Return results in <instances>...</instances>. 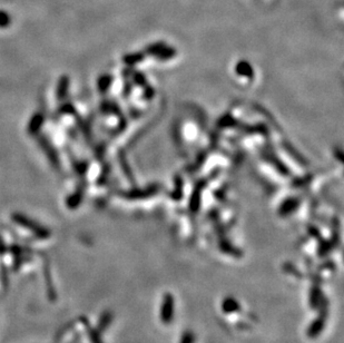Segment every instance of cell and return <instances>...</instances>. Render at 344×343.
<instances>
[{"label": "cell", "instance_id": "obj_1", "mask_svg": "<svg viewBox=\"0 0 344 343\" xmlns=\"http://www.w3.org/2000/svg\"><path fill=\"white\" fill-rule=\"evenodd\" d=\"M11 219H12L13 222H16L18 225L23 226V227L27 228V230L31 231L33 234L37 235V237L40 238V239H46V238L50 237V232L47 230L46 227L39 225L37 222L32 221L29 218H27L26 215L15 213V214H12Z\"/></svg>", "mask_w": 344, "mask_h": 343}, {"label": "cell", "instance_id": "obj_2", "mask_svg": "<svg viewBox=\"0 0 344 343\" xmlns=\"http://www.w3.org/2000/svg\"><path fill=\"white\" fill-rule=\"evenodd\" d=\"M175 311V300L171 293H165L160 305V320L164 324L172 323Z\"/></svg>", "mask_w": 344, "mask_h": 343}, {"label": "cell", "instance_id": "obj_3", "mask_svg": "<svg viewBox=\"0 0 344 343\" xmlns=\"http://www.w3.org/2000/svg\"><path fill=\"white\" fill-rule=\"evenodd\" d=\"M321 305H322L323 310L320 314V317L314 319L312 323L310 324V327L307 328V330H306L307 337L312 338V339L318 338L319 335L323 332V330H324V327H325V318L328 317V309H327L325 304H321Z\"/></svg>", "mask_w": 344, "mask_h": 343}, {"label": "cell", "instance_id": "obj_4", "mask_svg": "<svg viewBox=\"0 0 344 343\" xmlns=\"http://www.w3.org/2000/svg\"><path fill=\"white\" fill-rule=\"evenodd\" d=\"M38 142H39L40 147H42V149L44 150L46 156L49 158L52 166L56 167V169H58V167H59V159H58V156L56 154V151L53 150V147L48 143V140H47L45 137H39Z\"/></svg>", "mask_w": 344, "mask_h": 343}, {"label": "cell", "instance_id": "obj_5", "mask_svg": "<svg viewBox=\"0 0 344 343\" xmlns=\"http://www.w3.org/2000/svg\"><path fill=\"white\" fill-rule=\"evenodd\" d=\"M241 310L240 302L233 297H227L222 302V311L225 314H232Z\"/></svg>", "mask_w": 344, "mask_h": 343}, {"label": "cell", "instance_id": "obj_6", "mask_svg": "<svg viewBox=\"0 0 344 343\" xmlns=\"http://www.w3.org/2000/svg\"><path fill=\"white\" fill-rule=\"evenodd\" d=\"M323 301V294L319 285H314L310 292V305L313 309H318Z\"/></svg>", "mask_w": 344, "mask_h": 343}, {"label": "cell", "instance_id": "obj_7", "mask_svg": "<svg viewBox=\"0 0 344 343\" xmlns=\"http://www.w3.org/2000/svg\"><path fill=\"white\" fill-rule=\"evenodd\" d=\"M44 123V115L40 113L35 114V115L32 116V118L30 119L29 125H28V132L29 134H37L39 132V130L42 129Z\"/></svg>", "mask_w": 344, "mask_h": 343}, {"label": "cell", "instance_id": "obj_8", "mask_svg": "<svg viewBox=\"0 0 344 343\" xmlns=\"http://www.w3.org/2000/svg\"><path fill=\"white\" fill-rule=\"evenodd\" d=\"M68 86H69V79L67 76H63L59 79L58 86H57V98L59 100L65 99L67 95V91H68Z\"/></svg>", "mask_w": 344, "mask_h": 343}, {"label": "cell", "instance_id": "obj_9", "mask_svg": "<svg viewBox=\"0 0 344 343\" xmlns=\"http://www.w3.org/2000/svg\"><path fill=\"white\" fill-rule=\"evenodd\" d=\"M114 319V315L111 311H105L103 312L102 317H100L99 321H98V326H97V330L99 332H103L105 331L107 328L110 327V324L112 323V321Z\"/></svg>", "mask_w": 344, "mask_h": 343}, {"label": "cell", "instance_id": "obj_10", "mask_svg": "<svg viewBox=\"0 0 344 343\" xmlns=\"http://www.w3.org/2000/svg\"><path fill=\"white\" fill-rule=\"evenodd\" d=\"M80 201H82V195H80L79 193H75V194H73L70 197L67 198L66 205H67V207L71 208V210H73V208L78 207Z\"/></svg>", "mask_w": 344, "mask_h": 343}, {"label": "cell", "instance_id": "obj_11", "mask_svg": "<svg viewBox=\"0 0 344 343\" xmlns=\"http://www.w3.org/2000/svg\"><path fill=\"white\" fill-rule=\"evenodd\" d=\"M11 23V18L8 12L0 10V28H6Z\"/></svg>", "mask_w": 344, "mask_h": 343}, {"label": "cell", "instance_id": "obj_12", "mask_svg": "<svg viewBox=\"0 0 344 343\" xmlns=\"http://www.w3.org/2000/svg\"><path fill=\"white\" fill-rule=\"evenodd\" d=\"M179 343H195V334L192 331H185L182 334Z\"/></svg>", "mask_w": 344, "mask_h": 343}, {"label": "cell", "instance_id": "obj_13", "mask_svg": "<svg viewBox=\"0 0 344 343\" xmlns=\"http://www.w3.org/2000/svg\"><path fill=\"white\" fill-rule=\"evenodd\" d=\"M89 339L92 343H103L100 335L98 333V330H94V329L89 328Z\"/></svg>", "mask_w": 344, "mask_h": 343}]
</instances>
